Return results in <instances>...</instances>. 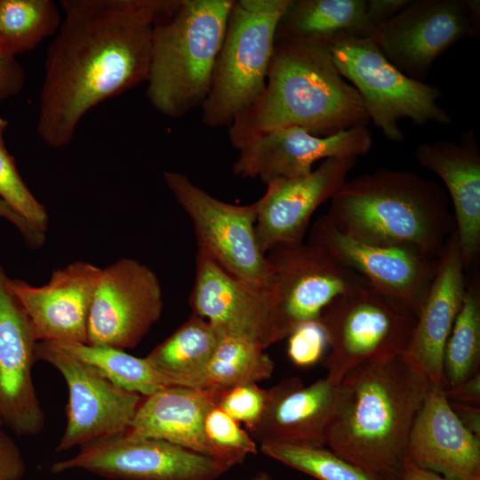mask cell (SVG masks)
Masks as SVG:
<instances>
[{
    "instance_id": "6da1fadb",
    "label": "cell",
    "mask_w": 480,
    "mask_h": 480,
    "mask_svg": "<svg viewBox=\"0 0 480 480\" xmlns=\"http://www.w3.org/2000/svg\"><path fill=\"white\" fill-rule=\"evenodd\" d=\"M181 0H62L48 46L36 131L49 146L70 143L94 107L147 83L155 22Z\"/></svg>"
},
{
    "instance_id": "7a4b0ae2",
    "label": "cell",
    "mask_w": 480,
    "mask_h": 480,
    "mask_svg": "<svg viewBox=\"0 0 480 480\" xmlns=\"http://www.w3.org/2000/svg\"><path fill=\"white\" fill-rule=\"evenodd\" d=\"M429 387L402 355L352 369L337 385L326 446L376 480H401Z\"/></svg>"
},
{
    "instance_id": "3957f363",
    "label": "cell",
    "mask_w": 480,
    "mask_h": 480,
    "mask_svg": "<svg viewBox=\"0 0 480 480\" xmlns=\"http://www.w3.org/2000/svg\"><path fill=\"white\" fill-rule=\"evenodd\" d=\"M369 122L359 93L338 71L326 42L276 40L265 89L228 126V139L239 150L283 128L327 137Z\"/></svg>"
},
{
    "instance_id": "277c9868",
    "label": "cell",
    "mask_w": 480,
    "mask_h": 480,
    "mask_svg": "<svg viewBox=\"0 0 480 480\" xmlns=\"http://www.w3.org/2000/svg\"><path fill=\"white\" fill-rule=\"evenodd\" d=\"M330 201V220L371 244L411 246L439 257L456 231L444 188L412 172L381 168L362 174L347 180Z\"/></svg>"
},
{
    "instance_id": "5b68a950",
    "label": "cell",
    "mask_w": 480,
    "mask_h": 480,
    "mask_svg": "<svg viewBox=\"0 0 480 480\" xmlns=\"http://www.w3.org/2000/svg\"><path fill=\"white\" fill-rule=\"evenodd\" d=\"M234 0H182L153 27L147 98L160 114L181 117L202 107Z\"/></svg>"
},
{
    "instance_id": "8992f818",
    "label": "cell",
    "mask_w": 480,
    "mask_h": 480,
    "mask_svg": "<svg viewBox=\"0 0 480 480\" xmlns=\"http://www.w3.org/2000/svg\"><path fill=\"white\" fill-rule=\"evenodd\" d=\"M290 0H234L212 85L201 107L211 128L229 126L265 89L278 22Z\"/></svg>"
},
{
    "instance_id": "52a82bcc",
    "label": "cell",
    "mask_w": 480,
    "mask_h": 480,
    "mask_svg": "<svg viewBox=\"0 0 480 480\" xmlns=\"http://www.w3.org/2000/svg\"><path fill=\"white\" fill-rule=\"evenodd\" d=\"M332 60L359 93L368 117L390 141L404 142L399 121L448 125L452 118L437 101L440 87L412 79L392 65L371 37L340 35L326 42Z\"/></svg>"
},
{
    "instance_id": "ba28073f",
    "label": "cell",
    "mask_w": 480,
    "mask_h": 480,
    "mask_svg": "<svg viewBox=\"0 0 480 480\" xmlns=\"http://www.w3.org/2000/svg\"><path fill=\"white\" fill-rule=\"evenodd\" d=\"M416 319L370 284L336 298L317 319L330 348L325 378L338 385L361 364L403 355Z\"/></svg>"
},
{
    "instance_id": "9c48e42d",
    "label": "cell",
    "mask_w": 480,
    "mask_h": 480,
    "mask_svg": "<svg viewBox=\"0 0 480 480\" xmlns=\"http://www.w3.org/2000/svg\"><path fill=\"white\" fill-rule=\"evenodd\" d=\"M164 178L193 223L197 250L240 281L268 291L272 270L256 238V201L244 205L223 202L178 172H165Z\"/></svg>"
},
{
    "instance_id": "30bf717a",
    "label": "cell",
    "mask_w": 480,
    "mask_h": 480,
    "mask_svg": "<svg viewBox=\"0 0 480 480\" xmlns=\"http://www.w3.org/2000/svg\"><path fill=\"white\" fill-rule=\"evenodd\" d=\"M266 255L272 270L268 292L278 342L300 324L316 321L336 298L369 284L310 242L280 245Z\"/></svg>"
},
{
    "instance_id": "8fae6325",
    "label": "cell",
    "mask_w": 480,
    "mask_h": 480,
    "mask_svg": "<svg viewBox=\"0 0 480 480\" xmlns=\"http://www.w3.org/2000/svg\"><path fill=\"white\" fill-rule=\"evenodd\" d=\"M308 242L363 276L393 306L417 318L439 257L411 246L359 241L340 230L326 214L313 224Z\"/></svg>"
},
{
    "instance_id": "7c38bea8",
    "label": "cell",
    "mask_w": 480,
    "mask_h": 480,
    "mask_svg": "<svg viewBox=\"0 0 480 480\" xmlns=\"http://www.w3.org/2000/svg\"><path fill=\"white\" fill-rule=\"evenodd\" d=\"M479 0H411L371 37L405 76L425 82L435 60L466 36L479 33Z\"/></svg>"
},
{
    "instance_id": "4fadbf2b",
    "label": "cell",
    "mask_w": 480,
    "mask_h": 480,
    "mask_svg": "<svg viewBox=\"0 0 480 480\" xmlns=\"http://www.w3.org/2000/svg\"><path fill=\"white\" fill-rule=\"evenodd\" d=\"M36 359L55 367L68 389L67 423L56 451L63 452L87 443L125 434L142 401L87 363L57 345L38 341Z\"/></svg>"
},
{
    "instance_id": "5bb4252c",
    "label": "cell",
    "mask_w": 480,
    "mask_h": 480,
    "mask_svg": "<svg viewBox=\"0 0 480 480\" xmlns=\"http://www.w3.org/2000/svg\"><path fill=\"white\" fill-rule=\"evenodd\" d=\"M75 469L114 480H216L229 468L167 441L125 433L87 443L51 467L53 474Z\"/></svg>"
},
{
    "instance_id": "9a60e30c",
    "label": "cell",
    "mask_w": 480,
    "mask_h": 480,
    "mask_svg": "<svg viewBox=\"0 0 480 480\" xmlns=\"http://www.w3.org/2000/svg\"><path fill=\"white\" fill-rule=\"evenodd\" d=\"M163 307L155 272L132 259L116 260L101 268L90 308L86 344L132 348L158 321Z\"/></svg>"
},
{
    "instance_id": "2e32d148",
    "label": "cell",
    "mask_w": 480,
    "mask_h": 480,
    "mask_svg": "<svg viewBox=\"0 0 480 480\" xmlns=\"http://www.w3.org/2000/svg\"><path fill=\"white\" fill-rule=\"evenodd\" d=\"M8 281L0 266V419L17 436H36L45 424L32 375L38 340Z\"/></svg>"
},
{
    "instance_id": "e0dca14e",
    "label": "cell",
    "mask_w": 480,
    "mask_h": 480,
    "mask_svg": "<svg viewBox=\"0 0 480 480\" xmlns=\"http://www.w3.org/2000/svg\"><path fill=\"white\" fill-rule=\"evenodd\" d=\"M356 161V156L327 158L307 175L266 184L256 201L255 234L261 252L303 242L313 213L344 185Z\"/></svg>"
},
{
    "instance_id": "ac0fdd59",
    "label": "cell",
    "mask_w": 480,
    "mask_h": 480,
    "mask_svg": "<svg viewBox=\"0 0 480 480\" xmlns=\"http://www.w3.org/2000/svg\"><path fill=\"white\" fill-rule=\"evenodd\" d=\"M189 306L223 335L263 349L278 342L268 291L240 281L198 250Z\"/></svg>"
},
{
    "instance_id": "d6986e66",
    "label": "cell",
    "mask_w": 480,
    "mask_h": 480,
    "mask_svg": "<svg viewBox=\"0 0 480 480\" xmlns=\"http://www.w3.org/2000/svg\"><path fill=\"white\" fill-rule=\"evenodd\" d=\"M372 147V135L367 126L327 137L315 136L300 127L283 128L261 135L239 149L233 172L268 184L280 178L307 175L318 160L366 155Z\"/></svg>"
},
{
    "instance_id": "ffe728a7",
    "label": "cell",
    "mask_w": 480,
    "mask_h": 480,
    "mask_svg": "<svg viewBox=\"0 0 480 480\" xmlns=\"http://www.w3.org/2000/svg\"><path fill=\"white\" fill-rule=\"evenodd\" d=\"M101 268L76 261L34 286L10 279L9 287L28 316L38 341L86 343L87 324Z\"/></svg>"
},
{
    "instance_id": "44dd1931",
    "label": "cell",
    "mask_w": 480,
    "mask_h": 480,
    "mask_svg": "<svg viewBox=\"0 0 480 480\" xmlns=\"http://www.w3.org/2000/svg\"><path fill=\"white\" fill-rule=\"evenodd\" d=\"M465 271L454 231L439 256L435 277L402 355L431 385L444 391L447 382L444 350L462 304L467 284Z\"/></svg>"
},
{
    "instance_id": "7402d4cb",
    "label": "cell",
    "mask_w": 480,
    "mask_h": 480,
    "mask_svg": "<svg viewBox=\"0 0 480 480\" xmlns=\"http://www.w3.org/2000/svg\"><path fill=\"white\" fill-rule=\"evenodd\" d=\"M407 464L449 480H480V437L462 425L444 390L431 384L411 432Z\"/></svg>"
},
{
    "instance_id": "603a6c76",
    "label": "cell",
    "mask_w": 480,
    "mask_h": 480,
    "mask_svg": "<svg viewBox=\"0 0 480 480\" xmlns=\"http://www.w3.org/2000/svg\"><path fill=\"white\" fill-rule=\"evenodd\" d=\"M337 385L326 378L305 387L298 377L268 389L264 412L248 433L261 444L326 446Z\"/></svg>"
},
{
    "instance_id": "cb8c5ba5",
    "label": "cell",
    "mask_w": 480,
    "mask_h": 480,
    "mask_svg": "<svg viewBox=\"0 0 480 480\" xmlns=\"http://www.w3.org/2000/svg\"><path fill=\"white\" fill-rule=\"evenodd\" d=\"M414 156L420 165L437 174L445 186L468 270L480 252V150L476 136L468 131L460 143L422 142Z\"/></svg>"
},
{
    "instance_id": "d4e9b609",
    "label": "cell",
    "mask_w": 480,
    "mask_h": 480,
    "mask_svg": "<svg viewBox=\"0 0 480 480\" xmlns=\"http://www.w3.org/2000/svg\"><path fill=\"white\" fill-rule=\"evenodd\" d=\"M218 393L214 388L160 389L141 401L126 434L167 441L216 460L204 433V419L217 404Z\"/></svg>"
},
{
    "instance_id": "484cf974",
    "label": "cell",
    "mask_w": 480,
    "mask_h": 480,
    "mask_svg": "<svg viewBox=\"0 0 480 480\" xmlns=\"http://www.w3.org/2000/svg\"><path fill=\"white\" fill-rule=\"evenodd\" d=\"M222 333L192 314L147 356L168 387L207 388V370Z\"/></svg>"
},
{
    "instance_id": "4316f807",
    "label": "cell",
    "mask_w": 480,
    "mask_h": 480,
    "mask_svg": "<svg viewBox=\"0 0 480 480\" xmlns=\"http://www.w3.org/2000/svg\"><path fill=\"white\" fill-rule=\"evenodd\" d=\"M374 30L366 0H290L276 40L328 42L340 35L372 37Z\"/></svg>"
},
{
    "instance_id": "83f0119b",
    "label": "cell",
    "mask_w": 480,
    "mask_h": 480,
    "mask_svg": "<svg viewBox=\"0 0 480 480\" xmlns=\"http://www.w3.org/2000/svg\"><path fill=\"white\" fill-rule=\"evenodd\" d=\"M443 362L447 390L479 372L480 284L476 276L470 283L467 278L462 304L445 343Z\"/></svg>"
},
{
    "instance_id": "f1b7e54d",
    "label": "cell",
    "mask_w": 480,
    "mask_h": 480,
    "mask_svg": "<svg viewBox=\"0 0 480 480\" xmlns=\"http://www.w3.org/2000/svg\"><path fill=\"white\" fill-rule=\"evenodd\" d=\"M62 17L52 0H0V49L14 57L55 35Z\"/></svg>"
},
{
    "instance_id": "f546056e",
    "label": "cell",
    "mask_w": 480,
    "mask_h": 480,
    "mask_svg": "<svg viewBox=\"0 0 480 480\" xmlns=\"http://www.w3.org/2000/svg\"><path fill=\"white\" fill-rule=\"evenodd\" d=\"M53 344L92 365L116 386L141 396H148L168 387L146 357L140 358L122 349L86 343Z\"/></svg>"
},
{
    "instance_id": "4dcf8cb0",
    "label": "cell",
    "mask_w": 480,
    "mask_h": 480,
    "mask_svg": "<svg viewBox=\"0 0 480 480\" xmlns=\"http://www.w3.org/2000/svg\"><path fill=\"white\" fill-rule=\"evenodd\" d=\"M274 361L260 347L222 335L207 370V388L226 389L268 380Z\"/></svg>"
},
{
    "instance_id": "1f68e13d",
    "label": "cell",
    "mask_w": 480,
    "mask_h": 480,
    "mask_svg": "<svg viewBox=\"0 0 480 480\" xmlns=\"http://www.w3.org/2000/svg\"><path fill=\"white\" fill-rule=\"evenodd\" d=\"M261 452L319 480H376L325 446L261 444Z\"/></svg>"
},
{
    "instance_id": "d6a6232c",
    "label": "cell",
    "mask_w": 480,
    "mask_h": 480,
    "mask_svg": "<svg viewBox=\"0 0 480 480\" xmlns=\"http://www.w3.org/2000/svg\"><path fill=\"white\" fill-rule=\"evenodd\" d=\"M236 420L214 404L204 419V433L216 460L229 468L258 452L256 442Z\"/></svg>"
},
{
    "instance_id": "836d02e7",
    "label": "cell",
    "mask_w": 480,
    "mask_h": 480,
    "mask_svg": "<svg viewBox=\"0 0 480 480\" xmlns=\"http://www.w3.org/2000/svg\"><path fill=\"white\" fill-rule=\"evenodd\" d=\"M7 122L0 117V198L34 227L45 232L48 215L19 174L6 149L4 133Z\"/></svg>"
},
{
    "instance_id": "e575fe53",
    "label": "cell",
    "mask_w": 480,
    "mask_h": 480,
    "mask_svg": "<svg viewBox=\"0 0 480 480\" xmlns=\"http://www.w3.org/2000/svg\"><path fill=\"white\" fill-rule=\"evenodd\" d=\"M267 398L268 389L256 383L242 384L219 390L217 406L250 431L261 418Z\"/></svg>"
},
{
    "instance_id": "d590c367",
    "label": "cell",
    "mask_w": 480,
    "mask_h": 480,
    "mask_svg": "<svg viewBox=\"0 0 480 480\" xmlns=\"http://www.w3.org/2000/svg\"><path fill=\"white\" fill-rule=\"evenodd\" d=\"M287 338L288 356L300 367L316 364L328 347L324 332L317 320L300 324Z\"/></svg>"
},
{
    "instance_id": "8d00e7d4",
    "label": "cell",
    "mask_w": 480,
    "mask_h": 480,
    "mask_svg": "<svg viewBox=\"0 0 480 480\" xmlns=\"http://www.w3.org/2000/svg\"><path fill=\"white\" fill-rule=\"evenodd\" d=\"M27 466L17 444L0 428V480H21Z\"/></svg>"
},
{
    "instance_id": "74e56055",
    "label": "cell",
    "mask_w": 480,
    "mask_h": 480,
    "mask_svg": "<svg viewBox=\"0 0 480 480\" xmlns=\"http://www.w3.org/2000/svg\"><path fill=\"white\" fill-rule=\"evenodd\" d=\"M25 83V73L16 58L0 49V100L17 95Z\"/></svg>"
},
{
    "instance_id": "f35d334b",
    "label": "cell",
    "mask_w": 480,
    "mask_h": 480,
    "mask_svg": "<svg viewBox=\"0 0 480 480\" xmlns=\"http://www.w3.org/2000/svg\"><path fill=\"white\" fill-rule=\"evenodd\" d=\"M410 2L411 0H366L367 18L375 29L398 14Z\"/></svg>"
},
{
    "instance_id": "ab89813d",
    "label": "cell",
    "mask_w": 480,
    "mask_h": 480,
    "mask_svg": "<svg viewBox=\"0 0 480 480\" xmlns=\"http://www.w3.org/2000/svg\"><path fill=\"white\" fill-rule=\"evenodd\" d=\"M0 217L6 219L13 224L21 233L26 242L31 246H40L45 239V232L34 227L12 207H10L3 199L0 198Z\"/></svg>"
},
{
    "instance_id": "60d3db41",
    "label": "cell",
    "mask_w": 480,
    "mask_h": 480,
    "mask_svg": "<svg viewBox=\"0 0 480 480\" xmlns=\"http://www.w3.org/2000/svg\"><path fill=\"white\" fill-rule=\"evenodd\" d=\"M450 401L480 404V372L463 381L455 388L444 391Z\"/></svg>"
},
{
    "instance_id": "b9f144b4",
    "label": "cell",
    "mask_w": 480,
    "mask_h": 480,
    "mask_svg": "<svg viewBox=\"0 0 480 480\" xmlns=\"http://www.w3.org/2000/svg\"><path fill=\"white\" fill-rule=\"evenodd\" d=\"M449 400V399H448ZM450 405L462 425L475 436L480 437L479 404L450 401Z\"/></svg>"
},
{
    "instance_id": "7bdbcfd3",
    "label": "cell",
    "mask_w": 480,
    "mask_h": 480,
    "mask_svg": "<svg viewBox=\"0 0 480 480\" xmlns=\"http://www.w3.org/2000/svg\"><path fill=\"white\" fill-rule=\"evenodd\" d=\"M401 480H449L435 472L406 465Z\"/></svg>"
},
{
    "instance_id": "ee69618b",
    "label": "cell",
    "mask_w": 480,
    "mask_h": 480,
    "mask_svg": "<svg viewBox=\"0 0 480 480\" xmlns=\"http://www.w3.org/2000/svg\"><path fill=\"white\" fill-rule=\"evenodd\" d=\"M251 480H272L268 473L265 471H260L256 473Z\"/></svg>"
},
{
    "instance_id": "f6af8a7d",
    "label": "cell",
    "mask_w": 480,
    "mask_h": 480,
    "mask_svg": "<svg viewBox=\"0 0 480 480\" xmlns=\"http://www.w3.org/2000/svg\"><path fill=\"white\" fill-rule=\"evenodd\" d=\"M2 425H3V423H2V420H1V419H0V428H1Z\"/></svg>"
}]
</instances>
